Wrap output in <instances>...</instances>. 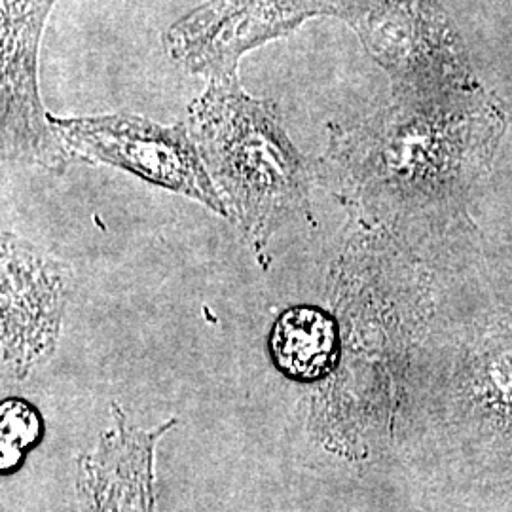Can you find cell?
I'll return each mask as SVG.
<instances>
[{"instance_id":"52a82bcc","label":"cell","mask_w":512,"mask_h":512,"mask_svg":"<svg viewBox=\"0 0 512 512\" xmlns=\"http://www.w3.org/2000/svg\"><path fill=\"white\" fill-rule=\"evenodd\" d=\"M336 327L325 311L293 306L283 311L270 332L268 348L275 366L291 380L315 382L336 363Z\"/></svg>"},{"instance_id":"277c9868","label":"cell","mask_w":512,"mask_h":512,"mask_svg":"<svg viewBox=\"0 0 512 512\" xmlns=\"http://www.w3.org/2000/svg\"><path fill=\"white\" fill-rule=\"evenodd\" d=\"M57 0H0L2 162L61 175L73 165L40 97V42Z\"/></svg>"},{"instance_id":"8992f818","label":"cell","mask_w":512,"mask_h":512,"mask_svg":"<svg viewBox=\"0 0 512 512\" xmlns=\"http://www.w3.org/2000/svg\"><path fill=\"white\" fill-rule=\"evenodd\" d=\"M110 408L112 429L101 435L95 452L78 458L82 512H154V450L177 420L145 431L129 425L120 404Z\"/></svg>"},{"instance_id":"6da1fadb","label":"cell","mask_w":512,"mask_h":512,"mask_svg":"<svg viewBox=\"0 0 512 512\" xmlns=\"http://www.w3.org/2000/svg\"><path fill=\"white\" fill-rule=\"evenodd\" d=\"M188 128L228 220L264 264L275 232L308 215L310 165L274 103L245 92L239 76L207 82L188 107Z\"/></svg>"},{"instance_id":"5b68a950","label":"cell","mask_w":512,"mask_h":512,"mask_svg":"<svg viewBox=\"0 0 512 512\" xmlns=\"http://www.w3.org/2000/svg\"><path fill=\"white\" fill-rule=\"evenodd\" d=\"M73 270L27 239L2 232V378L23 380L57 346Z\"/></svg>"},{"instance_id":"ba28073f","label":"cell","mask_w":512,"mask_h":512,"mask_svg":"<svg viewBox=\"0 0 512 512\" xmlns=\"http://www.w3.org/2000/svg\"><path fill=\"white\" fill-rule=\"evenodd\" d=\"M44 423L33 404L21 399H4L0 404V448L2 475H12L29 450L42 439Z\"/></svg>"},{"instance_id":"7a4b0ae2","label":"cell","mask_w":512,"mask_h":512,"mask_svg":"<svg viewBox=\"0 0 512 512\" xmlns=\"http://www.w3.org/2000/svg\"><path fill=\"white\" fill-rule=\"evenodd\" d=\"M48 122L73 164L110 165L128 171L230 219L188 124H160L131 112L95 116L48 112Z\"/></svg>"},{"instance_id":"3957f363","label":"cell","mask_w":512,"mask_h":512,"mask_svg":"<svg viewBox=\"0 0 512 512\" xmlns=\"http://www.w3.org/2000/svg\"><path fill=\"white\" fill-rule=\"evenodd\" d=\"M323 16H336V0H205L165 29L162 44L186 73L236 78L243 55Z\"/></svg>"}]
</instances>
